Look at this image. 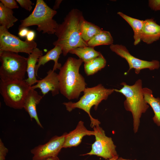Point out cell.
I'll list each match as a JSON object with an SVG mask.
<instances>
[{
  "mask_svg": "<svg viewBox=\"0 0 160 160\" xmlns=\"http://www.w3.org/2000/svg\"><path fill=\"white\" fill-rule=\"evenodd\" d=\"M84 19L80 11L73 9L66 16L62 23L58 24L55 33L57 39L53 44L62 48L64 56L73 49L88 46L81 35V25Z\"/></svg>",
  "mask_w": 160,
  "mask_h": 160,
  "instance_id": "obj_1",
  "label": "cell"
},
{
  "mask_svg": "<svg viewBox=\"0 0 160 160\" xmlns=\"http://www.w3.org/2000/svg\"><path fill=\"white\" fill-rule=\"evenodd\" d=\"M83 62L80 58L70 57L60 69V91L69 100L78 99L86 88L85 79L79 73Z\"/></svg>",
  "mask_w": 160,
  "mask_h": 160,
  "instance_id": "obj_2",
  "label": "cell"
},
{
  "mask_svg": "<svg viewBox=\"0 0 160 160\" xmlns=\"http://www.w3.org/2000/svg\"><path fill=\"white\" fill-rule=\"evenodd\" d=\"M121 85L123 86L121 88L114 90L122 93L126 97L124 107L126 111L132 113L133 131L136 133L140 126L142 114L145 113L149 107L144 98L142 81L139 79L132 85H127L125 82L121 83Z\"/></svg>",
  "mask_w": 160,
  "mask_h": 160,
  "instance_id": "obj_3",
  "label": "cell"
},
{
  "mask_svg": "<svg viewBox=\"0 0 160 160\" xmlns=\"http://www.w3.org/2000/svg\"><path fill=\"white\" fill-rule=\"evenodd\" d=\"M57 12L49 7L43 0H37L35 7L28 16L20 21L18 30L33 25L37 26L39 32L55 34L59 24L53 18Z\"/></svg>",
  "mask_w": 160,
  "mask_h": 160,
  "instance_id": "obj_4",
  "label": "cell"
},
{
  "mask_svg": "<svg viewBox=\"0 0 160 160\" xmlns=\"http://www.w3.org/2000/svg\"><path fill=\"white\" fill-rule=\"evenodd\" d=\"M114 91V89H106L101 84L90 88H86L84 91V95L77 102H72L63 103L66 109L71 112L76 108L81 109L86 112L90 117L91 121L90 126L99 125L100 122L97 119L92 117L90 114L91 108L94 106L96 110L100 103L103 100H106L109 96Z\"/></svg>",
  "mask_w": 160,
  "mask_h": 160,
  "instance_id": "obj_5",
  "label": "cell"
},
{
  "mask_svg": "<svg viewBox=\"0 0 160 160\" xmlns=\"http://www.w3.org/2000/svg\"><path fill=\"white\" fill-rule=\"evenodd\" d=\"M27 58L18 53L0 51L1 80H24L27 71Z\"/></svg>",
  "mask_w": 160,
  "mask_h": 160,
  "instance_id": "obj_6",
  "label": "cell"
},
{
  "mask_svg": "<svg viewBox=\"0 0 160 160\" xmlns=\"http://www.w3.org/2000/svg\"><path fill=\"white\" fill-rule=\"evenodd\" d=\"M31 87L24 79L0 80V93L5 104L15 109L23 108Z\"/></svg>",
  "mask_w": 160,
  "mask_h": 160,
  "instance_id": "obj_7",
  "label": "cell"
},
{
  "mask_svg": "<svg viewBox=\"0 0 160 160\" xmlns=\"http://www.w3.org/2000/svg\"><path fill=\"white\" fill-rule=\"evenodd\" d=\"M37 46L34 41H23L10 33L5 27L0 26V51L24 53L29 55Z\"/></svg>",
  "mask_w": 160,
  "mask_h": 160,
  "instance_id": "obj_8",
  "label": "cell"
},
{
  "mask_svg": "<svg viewBox=\"0 0 160 160\" xmlns=\"http://www.w3.org/2000/svg\"><path fill=\"white\" fill-rule=\"evenodd\" d=\"M93 128L95 140L92 144L91 151L82 155H96L105 159L118 156L116 150V146L112 138L106 135L104 131L99 125L94 126Z\"/></svg>",
  "mask_w": 160,
  "mask_h": 160,
  "instance_id": "obj_9",
  "label": "cell"
},
{
  "mask_svg": "<svg viewBox=\"0 0 160 160\" xmlns=\"http://www.w3.org/2000/svg\"><path fill=\"white\" fill-rule=\"evenodd\" d=\"M110 48L112 51L127 61L129 66L127 73L132 69H134L135 73L138 74L142 69L148 68L153 70L160 67V63L158 60L148 61L136 58L130 54L125 46L122 45L113 44L110 45Z\"/></svg>",
  "mask_w": 160,
  "mask_h": 160,
  "instance_id": "obj_10",
  "label": "cell"
},
{
  "mask_svg": "<svg viewBox=\"0 0 160 160\" xmlns=\"http://www.w3.org/2000/svg\"><path fill=\"white\" fill-rule=\"evenodd\" d=\"M67 133L65 132L59 136H55L46 143L32 149L31 152L33 155L32 160H45L57 156L63 148Z\"/></svg>",
  "mask_w": 160,
  "mask_h": 160,
  "instance_id": "obj_11",
  "label": "cell"
},
{
  "mask_svg": "<svg viewBox=\"0 0 160 160\" xmlns=\"http://www.w3.org/2000/svg\"><path fill=\"white\" fill-rule=\"evenodd\" d=\"M47 75L43 79L38 80L36 84L31 87V89H35L39 88L43 96L51 92L54 96L59 94L60 84L58 74L52 70L47 72Z\"/></svg>",
  "mask_w": 160,
  "mask_h": 160,
  "instance_id": "obj_12",
  "label": "cell"
},
{
  "mask_svg": "<svg viewBox=\"0 0 160 160\" xmlns=\"http://www.w3.org/2000/svg\"><path fill=\"white\" fill-rule=\"evenodd\" d=\"M94 135V131L88 130L84 126V122L80 121L74 130L67 133L63 148L77 146L80 144L84 136Z\"/></svg>",
  "mask_w": 160,
  "mask_h": 160,
  "instance_id": "obj_13",
  "label": "cell"
},
{
  "mask_svg": "<svg viewBox=\"0 0 160 160\" xmlns=\"http://www.w3.org/2000/svg\"><path fill=\"white\" fill-rule=\"evenodd\" d=\"M43 97L39 95L35 89H31L25 101L23 108L29 115L31 120L34 119L38 125L41 128H43V127L38 116L36 106Z\"/></svg>",
  "mask_w": 160,
  "mask_h": 160,
  "instance_id": "obj_14",
  "label": "cell"
},
{
  "mask_svg": "<svg viewBox=\"0 0 160 160\" xmlns=\"http://www.w3.org/2000/svg\"><path fill=\"white\" fill-rule=\"evenodd\" d=\"M160 38V25L158 24L153 18L145 20L141 40L147 44H150L158 40Z\"/></svg>",
  "mask_w": 160,
  "mask_h": 160,
  "instance_id": "obj_15",
  "label": "cell"
},
{
  "mask_svg": "<svg viewBox=\"0 0 160 160\" xmlns=\"http://www.w3.org/2000/svg\"><path fill=\"white\" fill-rule=\"evenodd\" d=\"M42 55V51L36 47L33 49L27 58L26 72L28 78L25 80L31 86L36 83L38 81L36 78L35 68L39 58Z\"/></svg>",
  "mask_w": 160,
  "mask_h": 160,
  "instance_id": "obj_16",
  "label": "cell"
},
{
  "mask_svg": "<svg viewBox=\"0 0 160 160\" xmlns=\"http://www.w3.org/2000/svg\"><path fill=\"white\" fill-rule=\"evenodd\" d=\"M63 53L62 48L58 46H55L52 49L49 51L45 55L40 57L39 59L38 63L35 68V73L37 76L38 71L41 65H44L50 60L54 62V65L52 70L55 71L57 69H60L62 67L61 64L58 62L60 55Z\"/></svg>",
  "mask_w": 160,
  "mask_h": 160,
  "instance_id": "obj_17",
  "label": "cell"
},
{
  "mask_svg": "<svg viewBox=\"0 0 160 160\" xmlns=\"http://www.w3.org/2000/svg\"><path fill=\"white\" fill-rule=\"evenodd\" d=\"M144 98L146 103L152 108L154 114L152 118L153 120L157 126H160V98L155 97L150 89L143 88Z\"/></svg>",
  "mask_w": 160,
  "mask_h": 160,
  "instance_id": "obj_18",
  "label": "cell"
},
{
  "mask_svg": "<svg viewBox=\"0 0 160 160\" xmlns=\"http://www.w3.org/2000/svg\"><path fill=\"white\" fill-rule=\"evenodd\" d=\"M117 14L124 20L133 29L134 33V45H137L141 40L142 33L145 20H141L133 18L120 12H118Z\"/></svg>",
  "mask_w": 160,
  "mask_h": 160,
  "instance_id": "obj_19",
  "label": "cell"
},
{
  "mask_svg": "<svg viewBox=\"0 0 160 160\" xmlns=\"http://www.w3.org/2000/svg\"><path fill=\"white\" fill-rule=\"evenodd\" d=\"M69 53L77 55L84 63L99 56L101 53L95 50L94 47L85 46L77 47L70 51Z\"/></svg>",
  "mask_w": 160,
  "mask_h": 160,
  "instance_id": "obj_20",
  "label": "cell"
},
{
  "mask_svg": "<svg viewBox=\"0 0 160 160\" xmlns=\"http://www.w3.org/2000/svg\"><path fill=\"white\" fill-rule=\"evenodd\" d=\"M102 30L100 27L88 22L84 19L81 25V36L87 43Z\"/></svg>",
  "mask_w": 160,
  "mask_h": 160,
  "instance_id": "obj_21",
  "label": "cell"
},
{
  "mask_svg": "<svg viewBox=\"0 0 160 160\" xmlns=\"http://www.w3.org/2000/svg\"><path fill=\"white\" fill-rule=\"evenodd\" d=\"M106 61L101 54L99 56L86 63L84 65L85 73L87 76L93 75L104 68Z\"/></svg>",
  "mask_w": 160,
  "mask_h": 160,
  "instance_id": "obj_22",
  "label": "cell"
},
{
  "mask_svg": "<svg viewBox=\"0 0 160 160\" xmlns=\"http://www.w3.org/2000/svg\"><path fill=\"white\" fill-rule=\"evenodd\" d=\"M12 9L5 7L0 3V24L7 29L12 27L18 19L13 15Z\"/></svg>",
  "mask_w": 160,
  "mask_h": 160,
  "instance_id": "obj_23",
  "label": "cell"
},
{
  "mask_svg": "<svg viewBox=\"0 0 160 160\" xmlns=\"http://www.w3.org/2000/svg\"><path fill=\"white\" fill-rule=\"evenodd\" d=\"M113 39L109 32L102 30L87 42L88 46L94 47L101 45H111Z\"/></svg>",
  "mask_w": 160,
  "mask_h": 160,
  "instance_id": "obj_24",
  "label": "cell"
},
{
  "mask_svg": "<svg viewBox=\"0 0 160 160\" xmlns=\"http://www.w3.org/2000/svg\"><path fill=\"white\" fill-rule=\"evenodd\" d=\"M0 2L6 7L12 9L18 8L17 1L15 0H0Z\"/></svg>",
  "mask_w": 160,
  "mask_h": 160,
  "instance_id": "obj_25",
  "label": "cell"
},
{
  "mask_svg": "<svg viewBox=\"0 0 160 160\" xmlns=\"http://www.w3.org/2000/svg\"><path fill=\"white\" fill-rule=\"evenodd\" d=\"M20 6L27 11H30L32 9L33 4L30 0H16Z\"/></svg>",
  "mask_w": 160,
  "mask_h": 160,
  "instance_id": "obj_26",
  "label": "cell"
},
{
  "mask_svg": "<svg viewBox=\"0 0 160 160\" xmlns=\"http://www.w3.org/2000/svg\"><path fill=\"white\" fill-rule=\"evenodd\" d=\"M148 6L152 10L160 11V0H148Z\"/></svg>",
  "mask_w": 160,
  "mask_h": 160,
  "instance_id": "obj_27",
  "label": "cell"
},
{
  "mask_svg": "<svg viewBox=\"0 0 160 160\" xmlns=\"http://www.w3.org/2000/svg\"><path fill=\"white\" fill-rule=\"evenodd\" d=\"M8 152V149L5 146L2 140L0 139V160H5Z\"/></svg>",
  "mask_w": 160,
  "mask_h": 160,
  "instance_id": "obj_28",
  "label": "cell"
},
{
  "mask_svg": "<svg viewBox=\"0 0 160 160\" xmlns=\"http://www.w3.org/2000/svg\"><path fill=\"white\" fill-rule=\"evenodd\" d=\"M36 36V33L35 31L33 30H30L29 31L26 36L25 40L28 41H33Z\"/></svg>",
  "mask_w": 160,
  "mask_h": 160,
  "instance_id": "obj_29",
  "label": "cell"
},
{
  "mask_svg": "<svg viewBox=\"0 0 160 160\" xmlns=\"http://www.w3.org/2000/svg\"><path fill=\"white\" fill-rule=\"evenodd\" d=\"M18 31V34L19 36L20 37L24 38L26 37L29 30L27 28H24Z\"/></svg>",
  "mask_w": 160,
  "mask_h": 160,
  "instance_id": "obj_30",
  "label": "cell"
},
{
  "mask_svg": "<svg viewBox=\"0 0 160 160\" xmlns=\"http://www.w3.org/2000/svg\"><path fill=\"white\" fill-rule=\"evenodd\" d=\"M62 0H56L55 1V5L53 7V9L55 10L59 8V6Z\"/></svg>",
  "mask_w": 160,
  "mask_h": 160,
  "instance_id": "obj_31",
  "label": "cell"
},
{
  "mask_svg": "<svg viewBox=\"0 0 160 160\" xmlns=\"http://www.w3.org/2000/svg\"><path fill=\"white\" fill-rule=\"evenodd\" d=\"M45 160H60V159L57 156H56L50 158Z\"/></svg>",
  "mask_w": 160,
  "mask_h": 160,
  "instance_id": "obj_32",
  "label": "cell"
},
{
  "mask_svg": "<svg viewBox=\"0 0 160 160\" xmlns=\"http://www.w3.org/2000/svg\"><path fill=\"white\" fill-rule=\"evenodd\" d=\"M119 158L118 156H116L112 158L111 159H108V160H117Z\"/></svg>",
  "mask_w": 160,
  "mask_h": 160,
  "instance_id": "obj_33",
  "label": "cell"
},
{
  "mask_svg": "<svg viewBox=\"0 0 160 160\" xmlns=\"http://www.w3.org/2000/svg\"><path fill=\"white\" fill-rule=\"evenodd\" d=\"M117 160H132V159H124L123 158H122V157H119L118 159ZM134 160H136V159H135Z\"/></svg>",
  "mask_w": 160,
  "mask_h": 160,
  "instance_id": "obj_34",
  "label": "cell"
}]
</instances>
